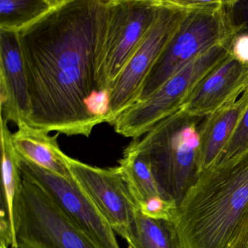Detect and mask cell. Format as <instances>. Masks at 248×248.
Returning a JSON list of instances; mask_svg holds the SVG:
<instances>
[{
    "label": "cell",
    "mask_w": 248,
    "mask_h": 248,
    "mask_svg": "<svg viewBox=\"0 0 248 248\" xmlns=\"http://www.w3.org/2000/svg\"><path fill=\"white\" fill-rule=\"evenodd\" d=\"M109 0H63L18 32L28 79L27 124L89 137L98 112L96 69Z\"/></svg>",
    "instance_id": "1"
},
{
    "label": "cell",
    "mask_w": 248,
    "mask_h": 248,
    "mask_svg": "<svg viewBox=\"0 0 248 248\" xmlns=\"http://www.w3.org/2000/svg\"><path fill=\"white\" fill-rule=\"evenodd\" d=\"M248 209V150L203 171L177 208L181 248H231Z\"/></svg>",
    "instance_id": "2"
},
{
    "label": "cell",
    "mask_w": 248,
    "mask_h": 248,
    "mask_svg": "<svg viewBox=\"0 0 248 248\" xmlns=\"http://www.w3.org/2000/svg\"><path fill=\"white\" fill-rule=\"evenodd\" d=\"M205 117L180 108L129 144L147 157L162 192L178 207L200 175V131Z\"/></svg>",
    "instance_id": "3"
},
{
    "label": "cell",
    "mask_w": 248,
    "mask_h": 248,
    "mask_svg": "<svg viewBox=\"0 0 248 248\" xmlns=\"http://www.w3.org/2000/svg\"><path fill=\"white\" fill-rule=\"evenodd\" d=\"M21 178L14 207L18 248H98L48 194Z\"/></svg>",
    "instance_id": "4"
},
{
    "label": "cell",
    "mask_w": 248,
    "mask_h": 248,
    "mask_svg": "<svg viewBox=\"0 0 248 248\" xmlns=\"http://www.w3.org/2000/svg\"><path fill=\"white\" fill-rule=\"evenodd\" d=\"M232 39L200 55L152 95L124 110L112 124L116 133L133 140L140 139L161 120L181 108L198 82L230 53Z\"/></svg>",
    "instance_id": "5"
},
{
    "label": "cell",
    "mask_w": 248,
    "mask_h": 248,
    "mask_svg": "<svg viewBox=\"0 0 248 248\" xmlns=\"http://www.w3.org/2000/svg\"><path fill=\"white\" fill-rule=\"evenodd\" d=\"M233 36L224 5L215 9L188 11L149 74L137 102L152 95L200 55L232 40Z\"/></svg>",
    "instance_id": "6"
},
{
    "label": "cell",
    "mask_w": 248,
    "mask_h": 248,
    "mask_svg": "<svg viewBox=\"0 0 248 248\" xmlns=\"http://www.w3.org/2000/svg\"><path fill=\"white\" fill-rule=\"evenodd\" d=\"M159 0H109L97 63L98 91L109 95L155 21Z\"/></svg>",
    "instance_id": "7"
},
{
    "label": "cell",
    "mask_w": 248,
    "mask_h": 248,
    "mask_svg": "<svg viewBox=\"0 0 248 248\" xmlns=\"http://www.w3.org/2000/svg\"><path fill=\"white\" fill-rule=\"evenodd\" d=\"M188 12L171 0H159L153 24L109 93L105 123L112 125L120 114L137 102L149 74Z\"/></svg>",
    "instance_id": "8"
},
{
    "label": "cell",
    "mask_w": 248,
    "mask_h": 248,
    "mask_svg": "<svg viewBox=\"0 0 248 248\" xmlns=\"http://www.w3.org/2000/svg\"><path fill=\"white\" fill-rule=\"evenodd\" d=\"M21 176L48 194L98 248H121L116 233L73 175L63 178L18 155Z\"/></svg>",
    "instance_id": "9"
},
{
    "label": "cell",
    "mask_w": 248,
    "mask_h": 248,
    "mask_svg": "<svg viewBox=\"0 0 248 248\" xmlns=\"http://www.w3.org/2000/svg\"><path fill=\"white\" fill-rule=\"evenodd\" d=\"M71 173L116 233L127 242L138 207L118 166L102 168L65 155Z\"/></svg>",
    "instance_id": "10"
},
{
    "label": "cell",
    "mask_w": 248,
    "mask_h": 248,
    "mask_svg": "<svg viewBox=\"0 0 248 248\" xmlns=\"http://www.w3.org/2000/svg\"><path fill=\"white\" fill-rule=\"evenodd\" d=\"M248 90V63L229 53L207 73L184 101L181 109L191 116L205 117Z\"/></svg>",
    "instance_id": "11"
},
{
    "label": "cell",
    "mask_w": 248,
    "mask_h": 248,
    "mask_svg": "<svg viewBox=\"0 0 248 248\" xmlns=\"http://www.w3.org/2000/svg\"><path fill=\"white\" fill-rule=\"evenodd\" d=\"M1 118L17 125L31 114L28 79L18 32L0 30Z\"/></svg>",
    "instance_id": "12"
},
{
    "label": "cell",
    "mask_w": 248,
    "mask_h": 248,
    "mask_svg": "<svg viewBox=\"0 0 248 248\" xmlns=\"http://www.w3.org/2000/svg\"><path fill=\"white\" fill-rule=\"evenodd\" d=\"M248 107V90L205 117L200 131V174L217 163Z\"/></svg>",
    "instance_id": "13"
},
{
    "label": "cell",
    "mask_w": 248,
    "mask_h": 248,
    "mask_svg": "<svg viewBox=\"0 0 248 248\" xmlns=\"http://www.w3.org/2000/svg\"><path fill=\"white\" fill-rule=\"evenodd\" d=\"M12 134V142L17 153L40 168L63 178L72 176L65 155L58 143L59 133L51 136L48 132L31 127L26 123L18 126Z\"/></svg>",
    "instance_id": "14"
},
{
    "label": "cell",
    "mask_w": 248,
    "mask_h": 248,
    "mask_svg": "<svg viewBox=\"0 0 248 248\" xmlns=\"http://www.w3.org/2000/svg\"><path fill=\"white\" fill-rule=\"evenodd\" d=\"M119 164L122 178L138 208L156 197L169 200L158 185L150 163L143 153L128 145Z\"/></svg>",
    "instance_id": "15"
},
{
    "label": "cell",
    "mask_w": 248,
    "mask_h": 248,
    "mask_svg": "<svg viewBox=\"0 0 248 248\" xmlns=\"http://www.w3.org/2000/svg\"><path fill=\"white\" fill-rule=\"evenodd\" d=\"M8 122L1 118V151H2V207L1 217L6 219L11 225L14 245L18 248L16 239L14 225V207L21 187V171L18 155L12 142V133L8 128Z\"/></svg>",
    "instance_id": "16"
},
{
    "label": "cell",
    "mask_w": 248,
    "mask_h": 248,
    "mask_svg": "<svg viewBox=\"0 0 248 248\" xmlns=\"http://www.w3.org/2000/svg\"><path fill=\"white\" fill-rule=\"evenodd\" d=\"M127 242L130 248H181L175 222L148 217L139 208Z\"/></svg>",
    "instance_id": "17"
},
{
    "label": "cell",
    "mask_w": 248,
    "mask_h": 248,
    "mask_svg": "<svg viewBox=\"0 0 248 248\" xmlns=\"http://www.w3.org/2000/svg\"><path fill=\"white\" fill-rule=\"evenodd\" d=\"M62 2L63 0H0V30L19 32Z\"/></svg>",
    "instance_id": "18"
},
{
    "label": "cell",
    "mask_w": 248,
    "mask_h": 248,
    "mask_svg": "<svg viewBox=\"0 0 248 248\" xmlns=\"http://www.w3.org/2000/svg\"><path fill=\"white\" fill-rule=\"evenodd\" d=\"M248 150V107L239 120L217 164L226 162Z\"/></svg>",
    "instance_id": "19"
},
{
    "label": "cell",
    "mask_w": 248,
    "mask_h": 248,
    "mask_svg": "<svg viewBox=\"0 0 248 248\" xmlns=\"http://www.w3.org/2000/svg\"><path fill=\"white\" fill-rule=\"evenodd\" d=\"M224 9L236 34H248V0L226 1Z\"/></svg>",
    "instance_id": "20"
},
{
    "label": "cell",
    "mask_w": 248,
    "mask_h": 248,
    "mask_svg": "<svg viewBox=\"0 0 248 248\" xmlns=\"http://www.w3.org/2000/svg\"><path fill=\"white\" fill-rule=\"evenodd\" d=\"M174 5L186 11L215 9L224 5L225 1H202V0H171Z\"/></svg>",
    "instance_id": "21"
},
{
    "label": "cell",
    "mask_w": 248,
    "mask_h": 248,
    "mask_svg": "<svg viewBox=\"0 0 248 248\" xmlns=\"http://www.w3.org/2000/svg\"><path fill=\"white\" fill-rule=\"evenodd\" d=\"M231 53L242 63H248V34H240L233 36Z\"/></svg>",
    "instance_id": "22"
},
{
    "label": "cell",
    "mask_w": 248,
    "mask_h": 248,
    "mask_svg": "<svg viewBox=\"0 0 248 248\" xmlns=\"http://www.w3.org/2000/svg\"><path fill=\"white\" fill-rule=\"evenodd\" d=\"M231 248H248V209L238 227Z\"/></svg>",
    "instance_id": "23"
},
{
    "label": "cell",
    "mask_w": 248,
    "mask_h": 248,
    "mask_svg": "<svg viewBox=\"0 0 248 248\" xmlns=\"http://www.w3.org/2000/svg\"><path fill=\"white\" fill-rule=\"evenodd\" d=\"M0 248H8V247L6 246V245H2V244H0Z\"/></svg>",
    "instance_id": "24"
}]
</instances>
